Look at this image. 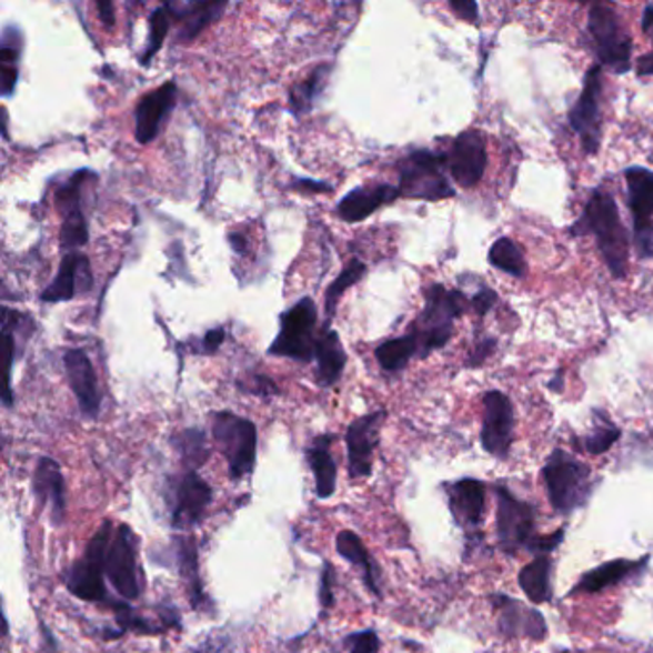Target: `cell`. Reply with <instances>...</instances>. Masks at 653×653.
<instances>
[{"label": "cell", "mask_w": 653, "mask_h": 653, "mask_svg": "<svg viewBox=\"0 0 653 653\" xmlns=\"http://www.w3.org/2000/svg\"><path fill=\"white\" fill-rule=\"evenodd\" d=\"M570 234L575 238H594L600 255L604 259L607 271L612 272L613 279H626L631 240L626 234L625 224L621 221L617 202L607 190H592L583 213L571 224Z\"/></svg>", "instance_id": "1"}, {"label": "cell", "mask_w": 653, "mask_h": 653, "mask_svg": "<svg viewBox=\"0 0 653 653\" xmlns=\"http://www.w3.org/2000/svg\"><path fill=\"white\" fill-rule=\"evenodd\" d=\"M470 309V298L443 284L425 288L424 309L412 322L409 334L416 340L418 359H428L433 351L445 348L454 334V322Z\"/></svg>", "instance_id": "2"}, {"label": "cell", "mask_w": 653, "mask_h": 653, "mask_svg": "<svg viewBox=\"0 0 653 653\" xmlns=\"http://www.w3.org/2000/svg\"><path fill=\"white\" fill-rule=\"evenodd\" d=\"M549 501L556 514L570 515L586 506L597 485L591 466L571 456L570 452L554 449L542 468Z\"/></svg>", "instance_id": "3"}, {"label": "cell", "mask_w": 653, "mask_h": 653, "mask_svg": "<svg viewBox=\"0 0 653 653\" xmlns=\"http://www.w3.org/2000/svg\"><path fill=\"white\" fill-rule=\"evenodd\" d=\"M399 192L406 200L441 202L456 195L446 177L445 153L414 150L396 163Z\"/></svg>", "instance_id": "4"}, {"label": "cell", "mask_w": 653, "mask_h": 653, "mask_svg": "<svg viewBox=\"0 0 653 653\" xmlns=\"http://www.w3.org/2000/svg\"><path fill=\"white\" fill-rule=\"evenodd\" d=\"M586 26L597 66L607 68L615 76H625L633 70V37L615 8L602 2L592 4Z\"/></svg>", "instance_id": "5"}, {"label": "cell", "mask_w": 653, "mask_h": 653, "mask_svg": "<svg viewBox=\"0 0 653 653\" xmlns=\"http://www.w3.org/2000/svg\"><path fill=\"white\" fill-rule=\"evenodd\" d=\"M113 531L115 529L110 520L102 523L84 550L83 557L77 560L70 570L63 573L66 589L79 600L97 604H115L108 596L106 589V552L112 541Z\"/></svg>", "instance_id": "6"}, {"label": "cell", "mask_w": 653, "mask_h": 653, "mask_svg": "<svg viewBox=\"0 0 653 653\" xmlns=\"http://www.w3.org/2000/svg\"><path fill=\"white\" fill-rule=\"evenodd\" d=\"M211 433L219 451L223 452L229 475L238 481L250 475L258 460V428L248 418L234 412H213Z\"/></svg>", "instance_id": "7"}, {"label": "cell", "mask_w": 653, "mask_h": 653, "mask_svg": "<svg viewBox=\"0 0 653 653\" xmlns=\"http://www.w3.org/2000/svg\"><path fill=\"white\" fill-rule=\"evenodd\" d=\"M319 311L311 298H303L280 317V332L269 348V355L311 362L317 355Z\"/></svg>", "instance_id": "8"}, {"label": "cell", "mask_w": 653, "mask_h": 653, "mask_svg": "<svg viewBox=\"0 0 653 653\" xmlns=\"http://www.w3.org/2000/svg\"><path fill=\"white\" fill-rule=\"evenodd\" d=\"M496 496V536L499 546L508 556L522 550H533L536 533V510L531 502L520 501L504 485H494Z\"/></svg>", "instance_id": "9"}, {"label": "cell", "mask_w": 653, "mask_h": 653, "mask_svg": "<svg viewBox=\"0 0 653 653\" xmlns=\"http://www.w3.org/2000/svg\"><path fill=\"white\" fill-rule=\"evenodd\" d=\"M602 97H604V68L592 66L584 76L583 91L570 110V125L577 132L581 148L586 155H596L604 137V115H602Z\"/></svg>", "instance_id": "10"}, {"label": "cell", "mask_w": 653, "mask_h": 653, "mask_svg": "<svg viewBox=\"0 0 653 653\" xmlns=\"http://www.w3.org/2000/svg\"><path fill=\"white\" fill-rule=\"evenodd\" d=\"M106 577L119 596L137 600L142 594L139 539L129 525H119L106 552Z\"/></svg>", "instance_id": "11"}, {"label": "cell", "mask_w": 653, "mask_h": 653, "mask_svg": "<svg viewBox=\"0 0 653 653\" xmlns=\"http://www.w3.org/2000/svg\"><path fill=\"white\" fill-rule=\"evenodd\" d=\"M629 209L633 215V240L639 259H653V171L633 165L625 169Z\"/></svg>", "instance_id": "12"}, {"label": "cell", "mask_w": 653, "mask_h": 653, "mask_svg": "<svg viewBox=\"0 0 653 653\" xmlns=\"http://www.w3.org/2000/svg\"><path fill=\"white\" fill-rule=\"evenodd\" d=\"M213 499V491L195 472L171 478L168 485V506L174 529H190L202 522Z\"/></svg>", "instance_id": "13"}, {"label": "cell", "mask_w": 653, "mask_h": 653, "mask_svg": "<svg viewBox=\"0 0 653 653\" xmlns=\"http://www.w3.org/2000/svg\"><path fill=\"white\" fill-rule=\"evenodd\" d=\"M446 171L464 190L480 184L485 177L489 165V153H486V139L483 132L478 129H466L460 132L456 139L452 140L451 150L445 153Z\"/></svg>", "instance_id": "14"}, {"label": "cell", "mask_w": 653, "mask_h": 653, "mask_svg": "<svg viewBox=\"0 0 653 653\" xmlns=\"http://www.w3.org/2000/svg\"><path fill=\"white\" fill-rule=\"evenodd\" d=\"M514 404L502 391H486L483 395L481 446L494 459L506 460L514 443Z\"/></svg>", "instance_id": "15"}, {"label": "cell", "mask_w": 653, "mask_h": 653, "mask_svg": "<svg viewBox=\"0 0 653 653\" xmlns=\"http://www.w3.org/2000/svg\"><path fill=\"white\" fill-rule=\"evenodd\" d=\"M388 418V411L370 412L351 422L345 433L348 443L349 475L353 480H364L372 473L374 451L380 445V433Z\"/></svg>", "instance_id": "16"}, {"label": "cell", "mask_w": 653, "mask_h": 653, "mask_svg": "<svg viewBox=\"0 0 653 653\" xmlns=\"http://www.w3.org/2000/svg\"><path fill=\"white\" fill-rule=\"evenodd\" d=\"M443 489L452 520L462 531H466L468 539H472V535L480 531L485 518V485L480 480L464 478L454 483H446Z\"/></svg>", "instance_id": "17"}, {"label": "cell", "mask_w": 653, "mask_h": 653, "mask_svg": "<svg viewBox=\"0 0 653 653\" xmlns=\"http://www.w3.org/2000/svg\"><path fill=\"white\" fill-rule=\"evenodd\" d=\"M177 83L168 81L140 98L134 110V139L139 144H150L158 139L165 119L177 104Z\"/></svg>", "instance_id": "18"}, {"label": "cell", "mask_w": 653, "mask_h": 653, "mask_svg": "<svg viewBox=\"0 0 653 653\" xmlns=\"http://www.w3.org/2000/svg\"><path fill=\"white\" fill-rule=\"evenodd\" d=\"M92 284L94 280H92L91 261L84 253L71 251L62 259L54 280L42 290L41 301L44 303L71 301L77 295H87L91 292Z\"/></svg>", "instance_id": "19"}, {"label": "cell", "mask_w": 653, "mask_h": 653, "mask_svg": "<svg viewBox=\"0 0 653 653\" xmlns=\"http://www.w3.org/2000/svg\"><path fill=\"white\" fill-rule=\"evenodd\" d=\"M494 612L499 613V631L504 636L514 639L544 640L549 634L546 619L535 607H529L515 597L506 594L491 596Z\"/></svg>", "instance_id": "20"}, {"label": "cell", "mask_w": 653, "mask_h": 653, "mask_svg": "<svg viewBox=\"0 0 653 653\" xmlns=\"http://www.w3.org/2000/svg\"><path fill=\"white\" fill-rule=\"evenodd\" d=\"M66 375L70 382L71 391L76 395L79 411L89 420H97L100 414L102 395L98 388L97 372L92 366L91 359L81 349H68L63 355Z\"/></svg>", "instance_id": "21"}, {"label": "cell", "mask_w": 653, "mask_h": 653, "mask_svg": "<svg viewBox=\"0 0 653 653\" xmlns=\"http://www.w3.org/2000/svg\"><path fill=\"white\" fill-rule=\"evenodd\" d=\"M33 494L50 510V522L60 525L66 518V480L57 460L42 456L33 472Z\"/></svg>", "instance_id": "22"}, {"label": "cell", "mask_w": 653, "mask_h": 653, "mask_svg": "<svg viewBox=\"0 0 653 653\" xmlns=\"http://www.w3.org/2000/svg\"><path fill=\"white\" fill-rule=\"evenodd\" d=\"M647 560H650V556L640 557V560L617 557V560H612V562L602 563V565H597L594 570L583 573V577L573 584V589L567 592V596H575V594H596V592H602L605 589H610V586L623 583L626 579L634 577L639 573H644L647 567Z\"/></svg>", "instance_id": "23"}, {"label": "cell", "mask_w": 653, "mask_h": 653, "mask_svg": "<svg viewBox=\"0 0 653 653\" xmlns=\"http://www.w3.org/2000/svg\"><path fill=\"white\" fill-rule=\"evenodd\" d=\"M396 198H401V192H399V187H393V184L359 187L338 203L335 213L345 223H361L378 209L395 202Z\"/></svg>", "instance_id": "24"}, {"label": "cell", "mask_w": 653, "mask_h": 653, "mask_svg": "<svg viewBox=\"0 0 653 653\" xmlns=\"http://www.w3.org/2000/svg\"><path fill=\"white\" fill-rule=\"evenodd\" d=\"M314 361H317V383L319 385L332 388L334 383L340 382L348 355H345L340 334L332 330L330 324H324V328L320 330Z\"/></svg>", "instance_id": "25"}, {"label": "cell", "mask_w": 653, "mask_h": 653, "mask_svg": "<svg viewBox=\"0 0 653 653\" xmlns=\"http://www.w3.org/2000/svg\"><path fill=\"white\" fill-rule=\"evenodd\" d=\"M169 7L173 12V20L181 23L177 41L192 42L203 29L221 18L227 2H184V4H169Z\"/></svg>", "instance_id": "26"}, {"label": "cell", "mask_w": 653, "mask_h": 653, "mask_svg": "<svg viewBox=\"0 0 653 653\" xmlns=\"http://www.w3.org/2000/svg\"><path fill=\"white\" fill-rule=\"evenodd\" d=\"M335 550L341 557H345L349 563H353L356 570L361 571L362 581L366 584L374 596L382 597L380 589V570L374 560L370 556L369 550L362 544L361 536L353 531H340L335 536Z\"/></svg>", "instance_id": "27"}, {"label": "cell", "mask_w": 653, "mask_h": 653, "mask_svg": "<svg viewBox=\"0 0 653 653\" xmlns=\"http://www.w3.org/2000/svg\"><path fill=\"white\" fill-rule=\"evenodd\" d=\"M332 441H334V435H319L305 452L307 462L313 470L314 481H317L319 499H330L335 493V485H338V466H335V460L332 459V452H330Z\"/></svg>", "instance_id": "28"}, {"label": "cell", "mask_w": 653, "mask_h": 653, "mask_svg": "<svg viewBox=\"0 0 653 653\" xmlns=\"http://www.w3.org/2000/svg\"><path fill=\"white\" fill-rule=\"evenodd\" d=\"M552 557L536 556L520 571L518 583L529 597V602L539 605L552 600Z\"/></svg>", "instance_id": "29"}, {"label": "cell", "mask_w": 653, "mask_h": 653, "mask_svg": "<svg viewBox=\"0 0 653 653\" xmlns=\"http://www.w3.org/2000/svg\"><path fill=\"white\" fill-rule=\"evenodd\" d=\"M177 562L181 570L182 579L188 586V596L194 607H202L205 602L203 596L202 579H200V567H198V546L192 536H181L177 539Z\"/></svg>", "instance_id": "30"}, {"label": "cell", "mask_w": 653, "mask_h": 653, "mask_svg": "<svg viewBox=\"0 0 653 653\" xmlns=\"http://www.w3.org/2000/svg\"><path fill=\"white\" fill-rule=\"evenodd\" d=\"M489 263L496 271L506 272L512 279H525L528 274V261L522 245L512 238L502 237L494 240L489 250Z\"/></svg>", "instance_id": "31"}, {"label": "cell", "mask_w": 653, "mask_h": 653, "mask_svg": "<svg viewBox=\"0 0 653 653\" xmlns=\"http://www.w3.org/2000/svg\"><path fill=\"white\" fill-rule=\"evenodd\" d=\"M416 356V340L411 334L383 341L382 345L375 349V361L382 366V370L390 372V374L403 372L409 366V362Z\"/></svg>", "instance_id": "32"}, {"label": "cell", "mask_w": 653, "mask_h": 653, "mask_svg": "<svg viewBox=\"0 0 653 653\" xmlns=\"http://www.w3.org/2000/svg\"><path fill=\"white\" fill-rule=\"evenodd\" d=\"M594 416H596V420H594V428H592L591 433H586L584 438L573 439V445H577V449L586 452V454L600 456V454L610 451L617 443L619 438H621V430L613 424L604 412L596 411Z\"/></svg>", "instance_id": "33"}, {"label": "cell", "mask_w": 653, "mask_h": 653, "mask_svg": "<svg viewBox=\"0 0 653 653\" xmlns=\"http://www.w3.org/2000/svg\"><path fill=\"white\" fill-rule=\"evenodd\" d=\"M330 66H319L311 71V76L307 77L305 81L295 84L290 91V106L295 115H303V113L313 110L314 100L320 97V92L324 91L326 87L328 76H330Z\"/></svg>", "instance_id": "34"}, {"label": "cell", "mask_w": 653, "mask_h": 653, "mask_svg": "<svg viewBox=\"0 0 653 653\" xmlns=\"http://www.w3.org/2000/svg\"><path fill=\"white\" fill-rule=\"evenodd\" d=\"M174 451L181 454L184 466L188 468V472H195L198 468H202L209 459V446L205 433L198 428H190L174 435L171 439Z\"/></svg>", "instance_id": "35"}, {"label": "cell", "mask_w": 653, "mask_h": 653, "mask_svg": "<svg viewBox=\"0 0 653 653\" xmlns=\"http://www.w3.org/2000/svg\"><path fill=\"white\" fill-rule=\"evenodd\" d=\"M366 274V264L361 263L359 259H353L351 263L341 271L340 277L328 285L326 295H324V313H326V324H330V320L334 317L335 307L340 303L341 295L349 290L351 285H355L356 282H361L362 277Z\"/></svg>", "instance_id": "36"}, {"label": "cell", "mask_w": 653, "mask_h": 653, "mask_svg": "<svg viewBox=\"0 0 653 653\" xmlns=\"http://www.w3.org/2000/svg\"><path fill=\"white\" fill-rule=\"evenodd\" d=\"M89 242V224L84 219L83 208H76L63 213L62 229H60V243L63 250L77 251Z\"/></svg>", "instance_id": "37"}, {"label": "cell", "mask_w": 653, "mask_h": 653, "mask_svg": "<svg viewBox=\"0 0 653 653\" xmlns=\"http://www.w3.org/2000/svg\"><path fill=\"white\" fill-rule=\"evenodd\" d=\"M171 21H173V12H171L169 4H163V7L153 10L152 18H150V36H148L147 50L140 57L142 66H148L150 60L160 52L163 41L168 37Z\"/></svg>", "instance_id": "38"}, {"label": "cell", "mask_w": 653, "mask_h": 653, "mask_svg": "<svg viewBox=\"0 0 653 653\" xmlns=\"http://www.w3.org/2000/svg\"><path fill=\"white\" fill-rule=\"evenodd\" d=\"M18 57H20V44L8 42L7 37L2 41L0 50V77H2V94L10 97L18 83Z\"/></svg>", "instance_id": "39"}, {"label": "cell", "mask_w": 653, "mask_h": 653, "mask_svg": "<svg viewBox=\"0 0 653 653\" xmlns=\"http://www.w3.org/2000/svg\"><path fill=\"white\" fill-rule=\"evenodd\" d=\"M642 31L653 44V4H647L642 14ZM636 76H653V52L644 54L636 60Z\"/></svg>", "instance_id": "40"}, {"label": "cell", "mask_w": 653, "mask_h": 653, "mask_svg": "<svg viewBox=\"0 0 653 653\" xmlns=\"http://www.w3.org/2000/svg\"><path fill=\"white\" fill-rule=\"evenodd\" d=\"M349 653H378L380 652V636L375 631H361V633L349 634L345 639Z\"/></svg>", "instance_id": "41"}, {"label": "cell", "mask_w": 653, "mask_h": 653, "mask_svg": "<svg viewBox=\"0 0 653 653\" xmlns=\"http://www.w3.org/2000/svg\"><path fill=\"white\" fill-rule=\"evenodd\" d=\"M499 301V293L494 292L493 288L489 285H481L478 292L470 298V309L478 314L480 319H485L486 314L493 311V307Z\"/></svg>", "instance_id": "42"}, {"label": "cell", "mask_w": 653, "mask_h": 653, "mask_svg": "<svg viewBox=\"0 0 653 653\" xmlns=\"http://www.w3.org/2000/svg\"><path fill=\"white\" fill-rule=\"evenodd\" d=\"M238 388L243 391V393H251V395L258 396H271L274 393H279V388H277V383L272 382L271 378H267L263 374H255L250 380H245V382L238 383Z\"/></svg>", "instance_id": "43"}, {"label": "cell", "mask_w": 653, "mask_h": 653, "mask_svg": "<svg viewBox=\"0 0 653 653\" xmlns=\"http://www.w3.org/2000/svg\"><path fill=\"white\" fill-rule=\"evenodd\" d=\"M496 345H499L496 338H481V340L475 343V348L470 351V356H468L466 361L468 369H480L481 364H483L489 356H493L494 351H496Z\"/></svg>", "instance_id": "44"}, {"label": "cell", "mask_w": 653, "mask_h": 653, "mask_svg": "<svg viewBox=\"0 0 653 653\" xmlns=\"http://www.w3.org/2000/svg\"><path fill=\"white\" fill-rule=\"evenodd\" d=\"M332 584H334V571L330 563H324V571L320 575V605L328 610L334 604V592H332Z\"/></svg>", "instance_id": "45"}, {"label": "cell", "mask_w": 653, "mask_h": 653, "mask_svg": "<svg viewBox=\"0 0 653 653\" xmlns=\"http://www.w3.org/2000/svg\"><path fill=\"white\" fill-rule=\"evenodd\" d=\"M454 14L459 16L460 20L468 21L478 26L480 23V4L473 2V0H462V2H449Z\"/></svg>", "instance_id": "46"}, {"label": "cell", "mask_w": 653, "mask_h": 653, "mask_svg": "<svg viewBox=\"0 0 653 653\" xmlns=\"http://www.w3.org/2000/svg\"><path fill=\"white\" fill-rule=\"evenodd\" d=\"M224 335V328H215V330H209L205 338H202V343H200V349H202L203 355H213L219 351V348L223 345Z\"/></svg>", "instance_id": "47"}, {"label": "cell", "mask_w": 653, "mask_h": 653, "mask_svg": "<svg viewBox=\"0 0 653 653\" xmlns=\"http://www.w3.org/2000/svg\"><path fill=\"white\" fill-rule=\"evenodd\" d=\"M292 188L301 190V192H330L332 190V187H328L326 182L307 181V179L293 182Z\"/></svg>", "instance_id": "48"}, {"label": "cell", "mask_w": 653, "mask_h": 653, "mask_svg": "<svg viewBox=\"0 0 653 653\" xmlns=\"http://www.w3.org/2000/svg\"><path fill=\"white\" fill-rule=\"evenodd\" d=\"M98 12H100V18L104 21L106 28H113V23H115V16H113V4L112 2H97Z\"/></svg>", "instance_id": "49"}, {"label": "cell", "mask_w": 653, "mask_h": 653, "mask_svg": "<svg viewBox=\"0 0 653 653\" xmlns=\"http://www.w3.org/2000/svg\"><path fill=\"white\" fill-rule=\"evenodd\" d=\"M563 383H565V370L557 369L554 372V378L549 382V390L560 393V391H563Z\"/></svg>", "instance_id": "50"}]
</instances>
